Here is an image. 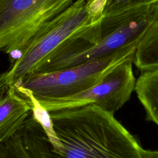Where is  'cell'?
I'll use <instances>...</instances> for the list:
<instances>
[{
	"mask_svg": "<svg viewBox=\"0 0 158 158\" xmlns=\"http://www.w3.org/2000/svg\"><path fill=\"white\" fill-rule=\"evenodd\" d=\"M158 0H107L102 14L115 12L133 6L151 3Z\"/></svg>",
	"mask_w": 158,
	"mask_h": 158,
	"instance_id": "cell-12",
	"label": "cell"
},
{
	"mask_svg": "<svg viewBox=\"0 0 158 158\" xmlns=\"http://www.w3.org/2000/svg\"><path fill=\"white\" fill-rule=\"evenodd\" d=\"M158 20V1L102 14L96 22V43L86 32L59 45L33 72L44 73L72 67L112 54L138 41Z\"/></svg>",
	"mask_w": 158,
	"mask_h": 158,
	"instance_id": "cell-2",
	"label": "cell"
},
{
	"mask_svg": "<svg viewBox=\"0 0 158 158\" xmlns=\"http://www.w3.org/2000/svg\"><path fill=\"white\" fill-rule=\"evenodd\" d=\"M133 63L141 71L158 67V20L139 39Z\"/></svg>",
	"mask_w": 158,
	"mask_h": 158,
	"instance_id": "cell-10",
	"label": "cell"
},
{
	"mask_svg": "<svg viewBox=\"0 0 158 158\" xmlns=\"http://www.w3.org/2000/svg\"><path fill=\"white\" fill-rule=\"evenodd\" d=\"M49 112L62 146L59 157L142 158L144 149L114 113L95 104Z\"/></svg>",
	"mask_w": 158,
	"mask_h": 158,
	"instance_id": "cell-1",
	"label": "cell"
},
{
	"mask_svg": "<svg viewBox=\"0 0 158 158\" xmlns=\"http://www.w3.org/2000/svg\"><path fill=\"white\" fill-rule=\"evenodd\" d=\"M142 158H158V151H151L144 149Z\"/></svg>",
	"mask_w": 158,
	"mask_h": 158,
	"instance_id": "cell-14",
	"label": "cell"
},
{
	"mask_svg": "<svg viewBox=\"0 0 158 158\" xmlns=\"http://www.w3.org/2000/svg\"><path fill=\"white\" fill-rule=\"evenodd\" d=\"M135 90L146 111V120L158 126V67L141 71Z\"/></svg>",
	"mask_w": 158,
	"mask_h": 158,
	"instance_id": "cell-9",
	"label": "cell"
},
{
	"mask_svg": "<svg viewBox=\"0 0 158 158\" xmlns=\"http://www.w3.org/2000/svg\"><path fill=\"white\" fill-rule=\"evenodd\" d=\"M138 41L102 57L72 67L44 73H29L14 86L28 89L36 98L73 95L99 83L117 64L134 56Z\"/></svg>",
	"mask_w": 158,
	"mask_h": 158,
	"instance_id": "cell-4",
	"label": "cell"
},
{
	"mask_svg": "<svg viewBox=\"0 0 158 158\" xmlns=\"http://www.w3.org/2000/svg\"><path fill=\"white\" fill-rule=\"evenodd\" d=\"M87 2L88 0H75L38 33L9 68L0 73V92L34 72L59 45L91 25Z\"/></svg>",
	"mask_w": 158,
	"mask_h": 158,
	"instance_id": "cell-3",
	"label": "cell"
},
{
	"mask_svg": "<svg viewBox=\"0 0 158 158\" xmlns=\"http://www.w3.org/2000/svg\"><path fill=\"white\" fill-rule=\"evenodd\" d=\"M75 0H0V51L20 52Z\"/></svg>",
	"mask_w": 158,
	"mask_h": 158,
	"instance_id": "cell-5",
	"label": "cell"
},
{
	"mask_svg": "<svg viewBox=\"0 0 158 158\" xmlns=\"http://www.w3.org/2000/svg\"><path fill=\"white\" fill-rule=\"evenodd\" d=\"M135 55L114 67L99 83L73 95L57 98H37L49 112L95 104L114 113L129 101L135 90L133 72Z\"/></svg>",
	"mask_w": 158,
	"mask_h": 158,
	"instance_id": "cell-6",
	"label": "cell"
},
{
	"mask_svg": "<svg viewBox=\"0 0 158 158\" xmlns=\"http://www.w3.org/2000/svg\"><path fill=\"white\" fill-rule=\"evenodd\" d=\"M31 112L28 101L14 86L0 92V142L13 135Z\"/></svg>",
	"mask_w": 158,
	"mask_h": 158,
	"instance_id": "cell-8",
	"label": "cell"
},
{
	"mask_svg": "<svg viewBox=\"0 0 158 158\" xmlns=\"http://www.w3.org/2000/svg\"><path fill=\"white\" fill-rule=\"evenodd\" d=\"M107 1V0H88L87 6L91 24L101 19Z\"/></svg>",
	"mask_w": 158,
	"mask_h": 158,
	"instance_id": "cell-13",
	"label": "cell"
},
{
	"mask_svg": "<svg viewBox=\"0 0 158 158\" xmlns=\"http://www.w3.org/2000/svg\"><path fill=\"white\" fill-rule=\"evenodd\" d=\"M15 87L17 91L28 101L31 106L33 117L44 128L53 146V151L56 156L59 157L62 146L54 129L52 120L49 111L40 102L30 91L21 87Z\"/></svg>",
	"mask_w": 158,
	"mask_h": 158,
	"instance_id": "cell-11",
	"label": "cell"
},
{
	"mask_svg": "<svg viewBox=\"0 0 158 158\" xmlns=\"http://www.w3.org/2000/svg\"><path fill=\"white\" fill-rule=\"evenodd\" d=\"M56 157L44 128L31 112L9 138L0 142V158H47Z\"/></svg>",
	"mask_w": 158,
	"mask_h": 158,
	"instance_id": "cell-7",
	"label": "cell"
}]
</instances>
